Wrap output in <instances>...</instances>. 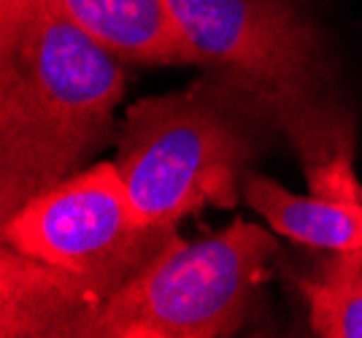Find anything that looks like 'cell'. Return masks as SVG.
<instances>
[{"label":"cell","instance_id":"6da1fadb","mask_svg":"<svg viewBox=\"0 0 362 338\" xmlns=\"http://www.w3.org/2000/svg\"><path fill=\"white\" fill-rule=\"evenodd\" d=\"M124 60L46 0H0V222L114 146Z\"/></svg>","mask_w":362,"mask_h":338},{"label":"cell","instance_id":"7a4b0ae2","mask_svg":"<svg viewBox=\"0 0 362 338\" xmlns=\"http://www.w3.org/2000/svg\"><path fill=\"white\" fill-rule=\"evenodd\" d=\"M200 68L268 106L303 176L354 157L360 103L332 0H165Z\"/></svg>","mask_w":362,"mask_h":338},{"label":"cell","instance_id":"3957f363","mask_svg":"<svg viewBox=\"0 0 362 338\" xmlns=\"http://www.w3.org/2000/svg\"><path fill=\"white\" fill-rule=\"evenodd\" d=\"M279 141L281 127L252 90L200 68L187 87L124 108L111 160L138 222L179 228L209 206L243 203L246 173Z\"/></svg>","mask_w":362,"mask_h":338},{"label":"cell","instance_id":"277c9868","mask_svg":"<svg viewBox=\"0 0 362 338\" xmlns=\"http://www.w3.org/2000/svg\"><path fill=\"white\" fill-rule=\"evenodd\" d=\"M281 244L268 225L235 216L227 228L181 238L117 290L84 338H230L249 322Z\"/></svg>","mask_w":362,"mask_h":338},{"label":"cell","instance_id":"5b68a950","mask_svg":"<svg viewBox=\"0 0 362 338\" xmlns=\"http://www.w3.org/2000/svg\"><path fill=\"white\" fill-rule=\"evenodd\" d=\"M176 233L179 228L141 225L117 163L98 160L0 222V244L71 271L114 295Z\"/></svg>","mask_w":362,"mask_h":338},{"label":"cell","instance_id":"8992f818","mask_svg":"<svg viewBox=\"0 0 362 338\" xmlns=\"http://www.w3.org/2000/svg\"><path fill=\"white\" fill-rule=\"evenodd\" d=\"M111 292L0 244V338H84Z\"/></svg>","mask_w":362,"mask_h":338},{"label":"cell","instance_id":"52a82bcc","mask_svg":"<svg viewBox=\"0 0 362 338\" xmlns=\"http://www.w3.org/2000/svg\"><path fill=\"white\" fill-rule=\"evenodd\" d=\"M78 28L136 65L200 68L165 0H46Z\"/></svg>","mask_w":362,"mask_h":338},{"label":"cell","instance_id":"ba28073f","mask_svg":"<svg viewBox=\"0 0 362 338\" xmlns=\"http://www.w3.org/2000/svg\"><path fill=\"white\" fill-rule=\"evenodd\" d=\"M243 203L276 235L317 252H344L362 246V206L335 203L317 195H295L271 176L249 170L243 179Z\"/></svg>","mask_w":362,"mask_h":338},{"label":"cell","instance_id":"9c48e42d","mask_svg":"<svg viewBox=\"0 0 362 338\" xmlns=\"http://www.w3.org/2000/svg\"><path fill=\"white\" fill-rule=\"evenodd\" d=\"M311 333L319 338H362V246L319 252L308 274L298 276Z\"/></svg>","mask_w":362,"mask_h":338},{"label":"cell","instance_id":"30bf717a","mask_svg":"<svg viewBox=\"0 0 362 338\" xmlns=\"http://www.w3.org/2000/svg\"><path fill=\"white\" fill-rule=\"evenodd\" d=\"M311 195L335 203H357L362 206V182L354 173V157H335L327 165L303 176Z\"/></svg>","mask_w":362,"mask_h":338}]
</instances>
